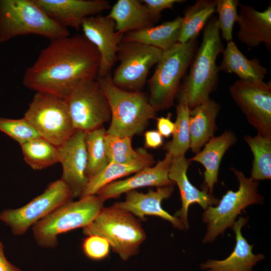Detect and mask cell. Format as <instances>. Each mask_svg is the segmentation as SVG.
<instances>
[{
	"mask_svg": "<svg viewBox=\"0 0 271 271\" xmlns=\"http://www.w3.org/2000/svg\"><path fill=\"white\" fill-rule=\"evenodd\" d=\"M109 104L110 123L106 134L119 137H129L142 133L156 111L149 98L141 91H130L116 87L110 74L97 77Z\"/></svg>",
	"mask_w": 271,
	"mask_h": 271,
	"instance_id": "3957f363",
	"label": "cell"
},
{
	"mask_svg": "<svg viewBox=\"0 0 271 271\" xmlns=\"http://www.w3.org/2000/svg\"><path fill=\"white\" fill-rule=\"evenodd\" d=\"M151 15L158 20L161 18V12L166 9H172L176 3H180L181 0H143Z\"/></svg>",
	"mask_w": 271,
	"mask_h": 271,
	"instance_id": "8d00e7d4",
	"label": "cell"
},
{
	"mask_svg": "<svg viewBox=\"0 0 271 271\" xmlns=\"http://www.w3.org/2000/svg\"><path fill=\"white\" fill-rule=\"evenodd\" d=\"M4 248V245L0 241V271H22L7 259Z\"/></svg>",
	"mask_w": 271,
	"mask_h": 271,
	"instance_id": "ab89813d",
	"label": "cell"
},
{
	"mask_svg": "<svg viewBox=\"0 0 271 271\" xmlns=\"http://www.w3.org/2000/svg\"><path fill=\"white\" fill-rule=\"evenodd\" d=\"M106 132L102 126L85 132L87 156V175L88 180L101 172L108 165L105 148Z\"/></svg>",
	"mask_w": 271,
	"mask_h": 271,
	"instance_id": "4dcf8cb0",
	"label": "cell"
},
{
	"mask_svg": "<svg viewBox=\"0 0 271 271\" xmlns=\"http://www.w3.org/2000/svg\"><path fill=\"white\" fill-rule=\"evenodd\" d=\"M110 247V244L105 238L95 235L86 236L82 244L84 255L94 261L106 258L109 254Z\"/></svg>",
	"mask_w": 271,
	"mask_h": 271,
	"instance_id": "d590c367",
	"label": "cell"
},
{
	"mask_svg": "<svg viewBox=\"0 0 271 271\" xmlns=\"http://www.w3.org/2000/svg\"><path fill=\"white\" fill-rule=\"evenodd\" d=\"M171 113H168L166 117L157 118V130L163 137L169 138L174 132L175 123L171 120Z\"/></svg>",
	"mask_w": 271,
	"mask_h": 271,
	"instance_id": "74e56055",
	"label": "cell"
},
{
	"mask_svg": "<svg viewBox=\"0 0 271 271\" xmlns=\"http://www.w3.org/2000/svg\"><path fill=\"white\" fill-rule=\"evenodd\" d=\"M20 146L25 161L34 170H42L59 163L58 147L41 137Z\"/></svg>",
	"mask_w": 271,
	"mask_h": 271,
	"instance_id": "f1b7e54d",
	"label": "cell"
},
{
	"mask_svg": "<svg viewBox=\"0 0 271 271\" xmlns=\"http://www.w3.org/2000/svg\"><path fill=\"white\" fill-rule=\"evenodd\" d=\"M145 146L147 148L157 149L163 144V138L157 130H149L145 132Z\"/></svg>",
	"mask_w": 271,
	"mask_h": 271,
	"instance_id": "f35d334b",
	"label": "cell"
},
{
	"mask_svg": "<svg viewBox=\"0 0 271 271\" xmlns=\"http://www.w3.org/2000/svg\"><path fill=\"white\" fill-rule=\"evenodd\" d=\"M239 182L236 191L228 190L216 207H208L203 214V221L207 224V230L203 239L204 243L214 240L228 227H232L237 216L249 205L260 203L262 198L258 192V182L233 168Z\"/></svg>",
	"mask_w": 271,
	"mask_h": 271,
	"instance_id": "ba28073f",
	"label": "cell"
},
{
	"mask_svg": "<svg viewBox=\"0 0 271 271\" xmlns=\"http://www.w3.org/2000/svg\"><path fill=\"white\" fill-rule=\"evenodd\" d=\"M248 217H240L235 221L232 229L235 234L236 243L231 253L221 260L209 259L200 265L206 271H252L256 263L264 258L262 254H254L253 245L249 244L241 233Z\"/></svg>",
	"mask_w": 271,
	"mask_h": 271,
	"instance_id": "44dd1931",
	"label": "cell"
},
{
	"mask_svg": "<svg viewBox=\"0 0 271 271\" xmlns=\"http://www.w3.org/2000/svg\"><path fill=\"white\" fill-rule=\"evenodd\" d=\"M216 0H198L184 11L178 42L185 43L197 38L200 32L215 12Z\"/></svg>",
	"mask_w": 271,
	"mask_h": 271,
	"instance_id": "83f0119b",
	"label": "cell"
},
{
	"mask_svg": "<svg viewBox=\"0 0 271 271\" xmlns=\"http://www.w3.org/2000/svg\"><path fill=\"white\" fill-rule=\"evenodd\" d=\"M131 140L129 137H119L106 133L105 148L108 163H128L141 157L146 149L140 148L134 150Z\"/></svg>",
	"mask_w": 271,
	"mask_h": 271,
	"instance_id": "d6a6232c",
	"label": "cell"
},
{
	"mask_svg": "<svg viewBox=\"0 0 271 271\" xmlns=\"http://www.w3.org/2000/svg\"><path fill=\"white\" fill-rule=\"evenodd\" d=\"M73 198L71 190L64 182L61 179L57 180L24 206L2 211L0 220L10 227L14 235H21L58 208L73 201Z\"/></svg>",
	"mask_w": 271,
	"mask_h": 271,
	"instance_id": "30bf717a",
	"label": "cell"
},
{
	"mask_svg": "<svg viewBox=\"0 0 271 271\" xmlns=\"http://www.w3.org/2000/svg\"><path fill=\"white\" fill-rule=\"evenodd\" d=\"M181 21L182 17L178 16L158 26L127 33L123 35L122 40L141 43L164 51L178 43Z\"/></svg>",
	"mask_w": 271,
	"mask_h": 271,
	"instance_id": "4316f807",
	"label": "cell"
},
{
	"mask_svg": "<svg viewBox=\"0 0 271 271\" xmlns=\"http://www.w3.org/2000/svg\"><path fill=\"white\" fill-rule=\"evenodd\" d=\"M239 41L249 48L258 47L264 43L268 50L271 48V6L263 11H258L253 7L239 4Z\"/></svg>",
	"mask_w": 271,
	"mask_h": 271,
	"instance_id": "ffe728a7",
	"label": "cell"
},
{
	"mask_svg": "<svg viewBox=\"0 0 271 271\" xmlns=\"http://www.w3.org/2000/svg\"><path fill=\"white\" fill-rule=\"evenodd\" d=\"M104 202L97 195H89L58 208L32 226L36 242L45 248L55 247L59 235L88 225L104 207Z\"/></svg>",
	"mask_w": 271,
	"mask_h": 271,
	"instance_id": "52a82bcc",
	"label": "cell"
},
{
	"mask_svg": "<svg viewBox=\"0 0 271 271\" xmlns=\"http://www.w3.org/2000/svg\"><path fill=\"white\" fill-rule=\"evenodd\" d=\"M216 19L211 16L203 28L202 43L176 97L190 110L209 99L217 85L219 69L216 61L224 47Z\"/></svg>",
	"mask_w": 271,
	"mask_h": 271,
	"instance_id": "7a4b0ae2",
	"label": "cell"
},
{
	"mask_svg": "<svg viewBox=\"0 0 271 271\" xmlns=\"http://www.w3.org/2000/svg\"><path fill=\"white\" fill-rule=\"evenodd\" d=\"M85 132L75 130L71 136L58 147L62 167L61 179L71 190L74 198L81 196L88 181L87 156Z\"/></svg>",
	"mask_w": 271,
	"mask_h": 271,
	"instance_id": "9a60e30c",
	"label": "cell"
},
{
	"mask_svg": "<svg viewBox=\"0 0 271 271\" xmlns=\"http://www.w3.org/2000/svg\"><path fill=\"white\" fill-rule=\"evenodd\" d=\"M24 117L40 137L58 147L75 131L65 99L36 92Z\"/></svg>",
	"mask_w": 271,
	"mask_h": 271,
	"instance_id": "9c48e42d",
	"label": "cell"
},
{
	"mask_svg": "<svg viewBox=\"0 0 271 271\" xmlns=\"http://www.w3.org/2000/svg\"><path fill=\"white\" fill-rule=\"evenodd\" d=\"M233 100L258 133L271 140V83L235 81L229 87Z\"/></svg>",
	"mask_w": 271,
	"mask_h": 271,
	"instance_id": "4fadbf2b",
	"label": "cell"
},
{
	"mask_svg": "<svg viewBox=\"0 0 271 271\" xmlns=\"http://www.w3.org/2000/svg\"><path fill=\"white\" fill-rule=\"evenodd\" d=\"M108 16L114 21L116 32L123 35L153 26L159 21L138 0H118Z\"/></svg>",
	"mask_w": 271,
	"mask_h": 271,
	"instance_id": "603a6c76",
	"label": "cell"
},
{
	"mask_svg": "<svg viewBox=\"0 0 271 271\" xmlns=\"http://www.w3.org/2000/svg\"><path fill=\"white\" fill-rule=\"evenodd\" d=\"M100 55L83 35L51 40L25 71L24 85L65 99L80 83L96 79Z\"/></svg>",
	"mask_w": 271,
	"mask_h": 271,
	"instance_id": "6da1fadb",
	"label": "cell"
},
{
	"mask_svg": "<svg viewBox=\"0 0 271 271\" xmlns=\"http://www.w3.org/2000/svg\"><path fill=\"white\" fill-rule=\"evenodd\" d=\"M59 25L79 30L83 20L111 9L106 0H34Z\"/></svg>",
	"mask_w": 271,
	"mask_h": 271,
	"instance_id": "2e32d148",
	"label": "cell"
},
{
	"mask_svg": "<svg viewBox=\"0 0 271 271\" xmlns=\"http://www.w3.org/2000/svg\"><path fill=\"white\" fill-rule=\"evenodd\" d=\"M238 0H216L215 12L218 15L216 23L222 38L227 42L232 41L234 24L238 19Z\"/></svg>",
	"mask_w": 271,
	"mask_h": 271,
	"instance_id": "836d02e7",
	"label": "cell"
},
{
	"mask_svg": "<svg viewBox=\"0 0 271 271\" xmlns=\"http://www.w3.org/2000/svg\"><path fill=\"white\" fill-rule=\"evenodd\" d=\"M154 163L153 156L146 150L141 157L132 162L109 163L101 172L89 179L80 198L96 195L99 190L106 185L146 168L151 167Z\"/></svg>",
	"mask_w": 271,
	"mask_h": 271,
	"instance_id": "d4e9b609",
	"label": "cell"
},
{
	"mask_svg": "<svg viewBox=\"0 0 271 271\" xmlns=\"http://www.w3.org/2000/svg\"><path fill=\"white\" fill-rule=\"evenodd\" d=\"M173 157L169 153L156 165L146 168L130 177L112 182L102 187L96 195L105 201L119 197L130 191L147 187H161L175 184L169 178Z\"/></svg>",
	"mask_w": 271,
	"mask_h": 271,
	"instance_id": "ac0fdd59",
	"label": "cell"
},
{
	"mask_svg": "<svg viewBox=\"0 0 271 271\" xmlns=\"http://www.w3.org/2000/svg\"><path fill=\"white\" fill-rule=\"evenodd\" d=\"M176 108V118L173 138L171 141L165 144L164 148L173 157L185 156L190 147V109L182 102H178Z\"/></svg>",
	"mask_w": 271,
	"mask_h": 271,
	"instance_id": "1f68e13d",
	"label": "cell"
},
{
	"mask_svg": "<svg viewBox=\"0 0 271 271\" xmlns=\"http://www.w3.org/2000/svg\"><path fill=\"white\" fill-rule=\"evenodd\" d=\"M190 163L185 156L173 157L169 171V178L177 184L182 202L181 209L174 216L181 221L185 229L189 227L188 211L191 204L198 203L205 210L209 206L217 205L219 201L205 191L199 190L190 182L187 175Z\"/></svg>",
	"mask_w": 271,
	"mask_h": 271,
	"instance_id": "d6986e66",
	"label": "cell"
},
{
	"mask_svg": "<svg viewBox=\"0 0 271 271\" xmlns=\"http://www.w3.org/2000/svg\"><path fill=\"white\" fill-rule=\"evenodd\" d=\"M236 141L232 131L226 130L219 136L213 137L201 151L189 159L190 162H197L201 164L205 168L203 190L212 195L214 186L218 181L222 157Z\"/></svg>",
	"mask_w": 271,
	"mask_h": 271,
	"instance_id": "7402d4cb",
	"label": "cell"
},
{
	"mask_svg": "<svg viewBox=\"0 0 271 271\" xmlns=\"http://www.w3.org/2000/svg\"><path fill=\"white\" fill-rule=\"evenodd\" d=\"M162 53L151 46L122 40L117 53L119 64L111 76L113 83L124 90L141 91L151 68L158 62Z\"/></svg>",
	"mask_w": 271,
	"mask_h": 271,
	"instance_id": "7c38bea8",
	"label": "cell"
},
{
	"mask_svg": "<svg viewBox=\"0 0 271 271\" xmlns=\"http://www.w3.org/2000/svg\"><path fill=\"white\" fill-rule=\"evenodd\" d=\"M197 49L196 38L185 43L178 42L163 51L149 80V101L156 112L174 105L181 80L190 66Z\"/></svg>",
	"mask_w": 271,
	"mask_h": 271,
	"instance_id": "277c9868",
	"label": "cell"
},
{
	"mask_svg": "<svg viewBox=\"0 0 271 271\" xmlns=\"http://www.w3.org/2000/svg\"><path fill=\"white\" fill-rule=\"evenodd\" d=\"M0 130L20 145L40 137L24 117L20 119L0 117Z\"/></svg>",
	"mask_w": 271,
	"mask_h": 271,
	"instance_id": "e575fe53",
	"label": "cell"
},
{
	"mask_svg": "<svg viewBox=\"0 0 271 271\" xmlns=\"http://www.w3.org/2000/svg\"><path fill=\"white\" fill-rule=\"evenodd\" d=\"M65 100L75 130L89 131L110 120L109 104L97 79L80 83Z\"/></svg>",
	"mask_w": 271,
	"mask_h": 271,
	"instance_id": "8fae6325",
	"label": "cell"
},
{
	"mask_svg": "<svg viewBox=\"0 0 271 271\" xmlns=\"http://www.w3.org/2000/svg\"><path fill=\"white\" fill-rule=\"evenodd\" d=\"M219 104L209 99L190 111V147L197 153L213 137L217 129L216 120L220 110Z\"/></svg>",
	"mask_w": 271,
	"mask_h": 271,
	"instance_id": "cb8c5ba5",
	"label": "cell"
},
{
	"mask_svg": "<svg viewBox=\"0 0 271 271\" xmlns=\"http://www.w3.org/2000/svg\"><path fill=\"white\" fill-rule=\"evenodd\" d=\"M174 191V185L158 187L147 193L139 192L136 190L125 193V200L113 205L131 214L139 220L145 221L147 215L160 217L170 222L174 227L183 230L185 227L181 221L171 215L162 207L164 200L168 199Z\"/></svg>",
	"mask_w": 271,
	"mask_h": 271,
	"instance_id": "e0dca14e",
	"label": "cell"
},
{
	"mask_svg": "<svg viewBox=\"0 0 271 271\" xmlns=\"http://www.w3.org/2000/svg\"><path fill=\"white\" fill-rule=\"evenodd\" d=\"M83 233L105 238L112 250L124 261L138 253L147 237L140 220L113 205L104 207L93 221L83 228Z\"/></svg>",
	"mask_w": 271,
	"mask_h": 271,
	"instance_id": "8992f818",
	"label": "cell"
},
{
	"mask_svg": "<svg viewBox=\"0 0 271 271\" xmlns=\"http://www.w3.org/2000/svg\"><path fill=\"white\" fill-rule=\"evenodd\" d=\"M222 53V60L218 66L219 71L234 73L240 80L244 81H263L267 73L266 68L260 64L258 59H247L233 41L227 42Z\"/></svg>",
	"mask_w": 271,
	"mask_h": 271,
	"instance_id": "484cf974",
	"label": "cell"
},
{
	"mask_svg": "<svg viewBox=\"0 0 271 271\" xmlns=\"http://www.w3.org/2000/svg\"><path fill=\"white\" fill-rule=\"evenodd\" d=\"M244 140L253 156L251 178L255 181L271 178V140L257 134L246 135Z\"/></svg>",
	"mask_w": 271,
	"mask_h": 271,
	"instance_id": "f546056e",
	"label": "cell"
},
{
	"mask_svg": "<svg viewBox=\"0 0 271 271\" xmlns=\"http://www.w3.org/2000/svg\"><path fill=\"white\" fill-rule=\"evenodd\" d=\"M27 35L53 40L69 36V32L50 19L34 0H0V41Z\"/></svg>",
	"mask_w": 271,
	"mask_h": 271,
	"instance_id": "5b68a950",
	"label": "cell"
},
{
	"mask_svg": "<svg viewBox=\"0 0 271 271\" xmlns=\"http://www.w3.org/2000/svg\"><path fill=\"white\" fill-rule=\"evenodd\" d=\"M81 28L83 36L95 47L99 54L97 77L107 75L117 61V53L123 35L116 32L114 21L108 15L86 18Z\"/></svg>",
	"mask_w": 271,
	"mask_h": 271,
	"instance_id": "5bb4252c",
	"label": "cell"
}]
</instances>
